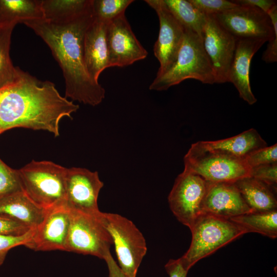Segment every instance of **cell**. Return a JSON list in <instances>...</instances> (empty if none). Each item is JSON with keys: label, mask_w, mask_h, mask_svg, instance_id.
<instances>
[{"label": "cell", "mask_w": 277, "mask_h": 277, "mask_svg": "<svg viewBox=\"0 0 277 277\" xmlns=\"http://www.w3.org/2000/svg\"><path fill=\"white\" fill-rule=\"evenodd\" d=\"M79 106L59 93L55 85L22 70L14 83L0 89V134L23 127L60 135L59 124Z\"/></svg>", "instance_id": "obj_1"}, {"label": "cell", "mask_w": 277, "mask_h": 277, "mask_svg": "<svg viewBox=\"0 0 277 277\" xmlns=\"http://www.w3.org/2000/svg\"><path fill=\"white\" fill-rule=\"evenodd\" d=\"M93 19L91 7L87 12L63 23H52L42 18L21 23L31 28L50 49L63 72L65 97L95 106L105 98V90L87 72L83 52L85 33Z\"/></svg>", "instance_id": "obj_2"}, {"label": "cell", "mask_w": 277, "mask_h": 277, "mask_svg": "<svg viewBox=\"0 0 277 277\" xmlns=\"http://www.w3.org/2000/svg\"><path fill=\"white\" fill-rule=\"evenodd\" d=\"M189 78L203 84L216 83L214 73L204 49L201 37L191 30H185L183 40L174 63L163 74L154 78L149 89L166 90Z\"/></svg>", "instance_id": "obj_3"}, {"label": "cell", "mask_w": 277, "mask_h": 277, "mask_svg": "<svg viewBox=\"0 0 277 277\" xmlns=\"http://www.w3.org/2000/svg\"><path fill=\"white\" fill-rule=\"evenodd\" d=\"M66 171L47 161H32L17 170L22 190L46 210L65 204Z\"/></svg>", "instance_id": "obj_4"}, {"label": "cell", "mask_w": 277, "mask_h": 277, "mask_svg": "<svg viewBox=\"0 0 277 277\" xmlns=\"http://www.w3.org/2000/svg\"><path fill=\"white\" fill-rule=\"evenodd\" d=\"M190 230V247L181 257L188 270L200 260L247 233L230 220L207 213H202Z\"/></svg>", "instance_id": "obj_5"}, {"label": "cell", "mask_w": 277, "mask_h": 277, "mask_svg": "<svg viewBox=\"0 0 277 277\" xmlns=\"http://www.w3.org/2000/svg\"><path fill=\"white\" fill-rule=\"evenodd\" d=\"M97 217L113 240L119 267L127 277H136L147 250L143 235L131 221L120 214L101 211Z\"/></svg>", "instance_id": "obj_6"}, {"label": "cell", "mask_w": 277, "mask_h": 277, "mask_svg": "<svg viewBox=\"0 0 277 277\" xmlns=\"http://www.w3.org/2000/svg\"><path fill=\"white\" fill-rule=\"evenodd\" d=\"M184 169L211 183L235 182L250 176L251 168L244 159L206 149L192 144L184 157Z\"/></svg>", "instance_id": "obj_7"}, {"label": "cell", "mask_w": 277, "mask_h": 277, "mask_svg": "<svg viewBox=\"0 0 277 277\" xmlns=\"http://www.w3.org/2000/svg\"><path fill=\"white\" fill-rule=\"evenodd\" d=\"M97 215L70 210L65 251L104 259L113 243Z\"/></svg>", "instance_id": "obj_8"}, {"label": "cell", "mask_w": 277, "mask_h": 277, "mask_svg": "<svg viewBox=\"0 0 277 277\" xmlns=\"http://www.w3.org/2000/svg\"><path fill=\"white\" fill-rule=\"evenodd\" d=\"M208 184L197 174L184 169L176 178L168 195V201L173 214L189 229L203 213L202 204Z\"/></svg>", "instance_id": "obj_9"}, {"label": "cell", "mask_w": 277, "mask_h": 277, "mask_svg": "<svg viewBox=\"0 0 277 277\" xmlns=\"http://www.w3.org/2000/svg\"><path fill=\"white\" fill-rule=\"evenodd\" d=\"M212 15L236 40L255 38L268 41L274 34L268 14L255 7L239 5Z\"/></svg>", "instance_id": "obj_10"}, {"label": "cell", "mask_w": 277, "mask_h": 277, "mask_svg": "<svg viewBox=\"0 0 277 277\" xmlns=\"http://www.w3.org/2000/svg\"><path fill=\"white\" fill-rule=\"evenodd\" d=\"M104 186L97 171L79 167L67 168L65 205L70 210L97 215V200Z\"/></svg>", "instance_id": "obj_11"}, {"label": "cell", "mask_w": 277, "mask_h": 277, "mask_svg": "<svg viewBox=\"0 0 277 277\" xmlns=\"http://www.w3.org/2000/svg\"><path fill=\"white\" fill-rule=\"evenodd\" d=\"M202 39L214 73L216 83L227 82L236 39L224 28L212 15H207Z\"/></svg>", "instance_id": "obj_12"}, {"label": "cell", "mask_w": 277, "mask_h": 277, "mask_svg": "<svg viewBox=\"0 0 277 277\" xmlns=\"http://www.w3.org/2000/svg\"><path fill=\"white\" fill-rule=\"evenodd\" d=\"M159 17L160 30L153 47L154 55L160 63L156 77L166 72L173 65L182 43L185 30L175 18L164 0L144 1Z\"/></svg>", "instance_id": "obj_13"}, {"label": "cell", "mask_w": 277, "mask_h": 277, "mask_svg": "<svg viewBox=\"0 0 277 277\" xmlns=\"http://www.w3.org/2000/svg\"><path fill=\"white\" fill-rule=\"evenodd\" d=\"M107 42L109 67L127 66L147 56L125 13L107 23Z\"/></svg>", "instance_id": "obj_14"}, {"label": "cell", "mask_w": 277, "mask_h": 277, "mask_svg": "<svg viewBox=\"0 0 277 277\" xmlns=\"http://www.w3.org/2000/svg\"><path fill=\"white\" fill-rule=\"evenodd\" d=\"M70 221V210L65 204L47 210L25 246L35 251H65Z\"/></svg>", "instance_id": "obj_15"}, {"label": "cell", "mask_w": 277, "mask_h": 277, "mask_svg": "<svg viewBox=\"0 0 277 277\" xmlns=\"http://www.w3.org/2000/svg\"><path fill=\"white\" fill-rule=\"evenodd\" d=\"M203 213L226 219L253 212L234 182H209L202 204Z\"/></svg>", "instance_id": "obj_16"}, {"label": "cell", "mask_w": 277, "mask_h": 277, "mask_svg": "<svg viewBox=\"0 0 277 277\" xmlns=\"http://www.w3.org/2000/svg\"><path fill=\"white\" fill-rule=\"evenodd\" d=\"M263 38H240L236 41L234 54L227 76V82L233 84L240 97L249 105L256 102L251 90L249 72L251 59L264 44Z\"/></svg>", "instance_id": "obj_17"}, {"label": "cell", "mask_w": 277, "mask_h": 277, "mask_svg": "<svg viewBox=\"0 0 277 277\" xmlns=\"http://www.w3.org/2000/svg\"><path fill=\"white\" fill-rule=\"evenodd\" d=\"M107 23L94 17L84 37L83 52L86 69L90 76L98 82L100 74L109 67L107 42Z\"/></svg>", "instance_id": "obj_18"}, {"label": "cell", "mask_w": 277, "mask_h": 277, "mask_svg": "<svg viewBox=\"0 0 277 277\" xmlns=\"http://www.w3.org/2000/svg\"><path fill=\"white\" fill-rule=\"evenodd\" d=\"M47 210L35 203L23 190L0 200V214L6 215L31 229H35L44 219Z\"/></svg>", "instance_id": "obj_19"}, {"label": "cell", "mask_w": 277, "mask_h": 277, "mask_svg": "<svg viewBox=\"0 0 277 277\" xmlns=\"http://www.w3.org/2000/svg\"><path fill=\"white\" fill-rule=\"evenodd\" d=\"M202 147L244 159L252 152L267 146L258 131L251 128L235 136L212 141H199Z\"/></svg>", "instance_id": "obj_20"}, {"label": "cell", "mask_w": 277, "mask_h": 277, "mask_svg": "<svg viewBox=\"0 0 277 277\" xmlns=\"http://www.w3.org/2000/svg\"><path fill=\"white\" fill-rule=\"evenodd\" d=\"M246 203L253 212L277 209L276 189L251 176L234 182Z\"/></svg>", "instance_id": "obj_21"}, {"label": "cell", "mask_w": 277, "mask_h": 277, "mask_svg": "<svg viewBox=\"0 0 277 277\" xmlns=\"http://www.w3.org/2000/svg\"><path fill=\"white\" fill-rule=\"evenodd\" d=\"M42 18V0H0V27Z\"/></svg>", "instance_id": "obj_22"}, {"label": "cell", "mask_w": 277, "mask_h": 277, "mask_svg": "<svg viewBox=\"0 0 277 277\" xmlns=\"http://www.w3.org/2000/svg\"><path fill=\"white\" fill-rule=\"evenodd\" d=\"M91 7L92 0H42L44 18L55 23L70 21Z\"/></svg>", "instance_id": "obj_23"}, {"label": "cell", "mask_w": 277, "mask_h": 277, "mask_svg": "<svg viewBox=\"0 0 277 277\" xmlns=\"http://www.w3.org/2000/svg\"><path fill=\"white\" fill-rule=\"evenodd\" d=\"M229 220L243 228L247 233L256 232L273 239L277 237V209L252 212Z\"/></svg>", "instance_id": "obj_24"}, {"label": "cell", "mask_w": 277, "mask_h": 277, "mask_svg": "<svg viewBox=\"0 0 277 277\" xmlns=\"http://www.w3.org/2000/svg\"><path fill=\"white\" fill-rule=\"evenodd\" d=\"M164 2L184 30H191L202 38L207 15L199 11L188 0H164Z\"/></svg>", "instance_id": "obj_25"}, {"label": "cell", "mask_w": 277, "mask_h": 277, "mask_svg": "<svg viewBox=\"0 0 277 277\" xmlns=\"http://www.w3.org/2000/svg\"><path fill=\"white\" fill-rule=\"evenodd\" d=\"M15 25L0 27V89L15 82L22 70L13 66L9 54L11 37Z\"/></svg>", "instance_id": "obj_26"}, {"label": "cell", "mask_w": 277, "mask_h": 277, "mask_svg": "<svg viewBox=\"0 0 277 277\" xmlns=\"http://www.w3.org/2000/svg\"><path fill=\"white\" fill-rule=\"evenodd\" d=\"M133 0H92L94 17L108 22L125 13Z\"/></svg>", "instance_id": "obj_27"}, {"label": "cell", "mask_w": 277, "mask_h": 277, "mask_svg": "<svg viewBox=\"0 0 277 277\" xmlns=\"http://www.w3.org/2000/svg\"><path fill=\"white\" fill-rule=\"evenodd\" d=\"M22 190L17 170L10 168L0 159V200Z\"/></svg>", "instance_id": "obj_28"}, {"label": "cell", "mask_w": 277, "mask_h": 277, "mask_svg": "<svg viewBox=\"0 0 277 277\" xmlns=\"http://www.w3.org/2000/svg\"><path fill=\"white\" fill-rule=\"evenodd\" d=\"M244 160L250 168L277 163V145L257 149L247 155Z\"/></svg>", "instance_id": "obj_29"}, {"label": "cell", "mask_w": 277, "mask_h": 277, "mask_svg": "<svg viewBox=\"0 0 277 277\" xmlns=\"http://www.w3.org/2000/svg\"><path fill=\"white\" fill-rule=\"evenodd\" d=\"M193 6L205 15H214L236 7L239 5L233 1L188 0Z\"/></svg>", "instance_id": "obj_30"}, {"label": "cell", "mask_w": 277, "mask_h": 277, "mask_svg": "<svg viewBox=\"0 0 277 277\" xmlns=\"http://www.w3.org/2000/svg\"><path fill=\"white\" fill-rule=\"evenodd\" d=\"M250 176L260 180L276 189L277 163L251 168Z\"/></svg>", "instance_id": "obj_31"}, {"label": "cell", "mask_w": 277, "mask_h": 277, "mask_svg": "<svg viewBox=\"0 0 277 277\" xmlns=\"http://www.w3.org/2000/svg\"><path fill=\"white\" fill-rule=\"evenodd\" d=\"M33 229L25 234L19 236L0 234V262H4L7 252L12 248L25 246L30 240Z\"/></svg>", "instance_id": "obj_32"}, {"label": "cell", "mask_w": 277, "mask_h": 277, "mask_svg": "<svg viewBox=\"0 0 277 277\" xmlns=\"http://www.w3.org/2000/svg\"><path fill=\"white\" fill-rule=\"evenodd\" d=\"M268 14L274 28L273 36L267 42V48L262 54V60L267 63L277 61V6H274Z\"/></svg>", "instance_id": "obj_33"}, {"label": "cell", "mask_w": 277, "mask_h": 277, "mask_svg": "<svg viewBox=\"0 0 277 277\" xmlns=\"http://www.w3.org/2000/svg\"><path fill=\"white\" fill-rule=\"evenodd\" d=\"M31 229L18 221L0 214V234L19 236L26 234Z\"/></svg>", "instance_id": "obj_34"}, {"label": "cell", "mask_w": 277, "mask_h": 277, "mask_svg": "<svg viewBox=\"0 0 277 277\" xmlns=\"http://www.w3.org/2000/svg\"><path fill=\"white\" fill-rule=\"evenodd\" d=\"M165 268L169 277H187L189 271L184 266L181 258L169 260Z\"/></svg>", "instance_id": "obj_35"}, {"label": "cell", "mask_w": 277, "mask_h": 277, "mask_svg": "<svg viewBox=\"0 0 277 277\" xmlns=\"http://www.w3.org/2000/svg\"><path fill=\"white\" fill-rule=\"evenodd\" d=\"M233 2L239 5H247L257 7L268 13L275 6L276 1L274 0H235Z\"/></svg>", "instance_id": "obj_36"}, {"label": "cell", "mask_w": 277, "mask_h": 277, "mask_svg": "<svg viewBox=\"0 0 277 277\" xmlns=\"http://www.w3.org/2000/svg\"><path fill=\"white\" fill-rule=\"evenodd\" d=\"M108 268L109 277H127L113 258L110 252L104 259Z\"/></svg>", "instance_id": "obj_37"}, {"label": "cell", "mask_w": 277, "mask_h": 277, "mask_svg": "<svg viewBox=\"0 0 277 277\" xmlns=\"http://www.w3.org/2000/svg\"><path fill=\"white\" fill-rule=\"evenodd\" d=\"M3 263V262H0V266H1Z\"/></svg>", "instance_id": "obj_38"}]
</instances>
